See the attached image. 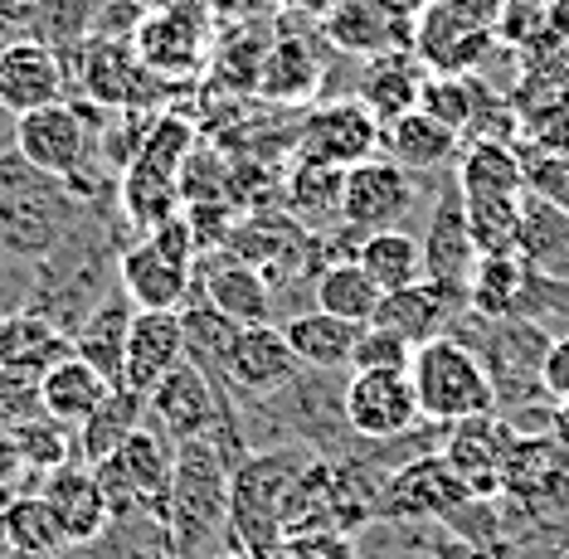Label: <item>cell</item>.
Instances as JSON below:
<instances>
[{
    "label": "cell",
    "instance_id": "obj_1",
    "mask_svg": "<svg viewBox=\"0 0 569 559\" xmlns=\"http://www.w3.org/2000/svg\"><path fill=\"white\" fill-rule=\"evenodd\" d=\"M83 219L88 204L69 190V180L44 176L16 147H0V253L40 263Z\"/></svg>",
    "mask_w": 569,
    "mask_h": 559
},
{
    "label": "cell",
    "instance_id": "obj_2",
    "mask_svg": "<svg viewBox=\"0 0 569 559\" xmlns=\"http://www.w3.org/2000/svg\"><path fill=\"white\" fill-rule=\"evenodd\" d=\"M448 336L482 360L487 380L497 389V413H516V409H530L546 399L540 366H546V350L555 336L540 327V321H526V317L487 321V317H477V311H462Z\"/></svg>",
    "mask_w": 569,
    "mask_h": 559
},
{
    "label": "cell",
    "instance_id": "obj_3",
    "mask_svg": "<svg viewBox=\"0 0 569 559\" xmlns=\"http://www.w3.org/2000/svg\"><path fill=\"white\" fill-rule=\"evenodd\" d=\"M190 151H196V122L186 112H157L132 166L122 171V190H118L122 214L137 224V233L180 214V166H186Z\"/></svg>",
    "mask_w": 569,
    "mask_h": 559
},
{
    "label": "cell",
    "instance_id": "obj_4",
    "mask_svg": "<svg viewBox=\"0 0 569 559\" xmlns=\"http://www.w3.org/2000/svg\"><path fill=\"white\" fill-rule=\"evenodd\" d=\"M409 380H413V399H419L423 423L433 428H452L462 419L497 413V389H491L482 360L462 341H452V336H438V341L413 350Z\"/></svg>",
    "mask_w": 569,
    "mask_h": 559
},
{
    "label": "cell",
    "instance_id": "obj_5",
    "mask_svg": "<svg viewBox=\"0 0 569 559\" xmlns=\"http://www.w3.org/2000/svg\"><path fill=\"white\" fill-rule=\"evenodd\" d=\"M98 122L102 108H93V102H49L40 112L16 117V151L30 166H40L44 176H59L69 186H79L88 176H112L98 161Z\"/></svg>",
    "mask_w": 569,
    "mask_h": 559
},
{
    "label": "cell",
    "instance_id": "obj_6",
    "mask_svg": "<svg viewBox=\"0 0 569 559\" xmlns=\"http://www.w3.org/2000/svg\"><path fill=\"white\" fill-rule=\"evenodd\" d=\"M497 6L501 0H433L413 24L409 54L423 73H477L487 54H497Z\"/></svg>",
    "mask_w": 569,
    "mask_h": 559
},
{
    "label": "cell",
    "instance_id": "obj_7",
    "mask_svg": "<svg viewBox=\"0 0 569 559\" xmlns=\"http://www.w3.org/2000/svg\"><path fill=\"white\" fill-rule=\"evenodd\" d=\"M132 49L161 83L196 78L204 73L214 49V10L204 0H176L166 10H147V20L137 24Z\"/></svg>",
    "mask_w": 569,
    "mask_h": 559
},
{
    "label": "cell",
    "instance_id": "obj_8",
    "mask_svg": "<svg viewBox=\"0 0 569 559\" xmlns=\"http://www.w3.org/2000/svg\"><path fill=\"white\" fill-rule=\"evenodd\" d=\"M472 501L468 482L443 462V452H423L385 477L380 491V526H438Z\"/></svg>",
    "mask_w": 569,
    "mask_h": 559
},
{
    "label": "cell",
    "instance_id": "obj_9",
    "mask_svg": "<svg viewBox=\"0 0 569 559\" xmlns=\"http://www.w3.org/2000/svg\"><path fill=\"white\" fill-rule=\"evenodd\" d=\"M341 413L360 443H395V438L423 428L409 370H360V375L351 370L346 375Z\"/></svg>",
    "mask_w": 569,
    "mask_h": 559
},
{
    "label": "cell",
    "instance_id": "obj_10",
    "mask_svg": "<svg viewBox=\"0 0 569 559\" xmlns=\"http://www.w3.org/2000/svg\"><path fill=\"white\" fill-rule=\"evenodd\" d=\"M419 176L395 166L390 156H370L346 171V200H341V224L356 229L360 239L380 229H405V219L419 210Z\"/></svg>",
    "mask_w": 569,
    "mask_h": 559
},
{
    "label": "cell",
    "instance_id": "obj_11",
    "mask_svg": "<svg viewBox=\"0 0 569 559\" xmlns=\"http://www.w3.org/2000/svg\"><path fill=\"white\" fill-rule=\"evenodd\" d=\"M297 156L336 166V171H351V166L380 156V122L356 98L312 102L302 112V122H297Z\"/></svg>",
    "mask_w": 569,
    "mask_h": 559
},
{
    "label": "cell",
    "instance_id": "obj_12",
    "mask_svg": "<svg viewBox=\"0 0 569 559\" xmlns=\"http://www.w3.org/2000/svg\"><path fill=\"white\" fill-rule=\"evenodd\" d=\"M516 443H521V433L501 419V413H482V419H462L443 428V462L452 472L468 482L472 497L482 501H497L501 487H507V462Z\"/></svg>",
    "mask_w": 569,
    "mask_h": 559
},
{
    "label": "cell",
    "instance_id": "obj_13",
    "mask_svg": "<svg viewBox=\"0 0 569 559\" xmlns=\"http://www.w3.org/2000/svg\"><path fill=\"white\" fill-rule=\"evenodd\" d=\"M419 249H423V278L468 297V278H472V268L482 253H477V243L468 233V210H462L458 180H443V186H438L433 210L423 219V233H419Z\"/></svg>",
    "mask_w": 569,
    "mask_h": 559
},
{
    "label": "cell",
    "instance_id": "obj_14",
    "mask_svg": "<svg viewBox=\"0 0 569 559\" xmlns=\"http://www.w3.org/2000/svg\"><path fill=\"white\" fill-rule=\"evenodd\" d=\"M224 395H229V389L210 385L196 366H186V360H180V366L147 395V419L157 423L176 448L180 443H196V438L214 433L219 413H224Z\"/></svg>",
    "mask_w": 569,
    "mask_h": 559
},
{
    "label": "cell",
    "instance_id": "obj_15",
    "mask_svg": "<svg viewBox=\"0 0 569 559\" xmlns=\"http://www.w3.org/2000/svg\"><path fill=\"white\" fill-rule=\"evenodd\" d=\"M63 93H69V73L59 49H49L44 39H16L0 49V112H40L49 102H63Z\"/></svg>",
    "mask_w": 569,
    "mask_h": 559
},
{
    "label": "cell",
    "instance_id": "obj_16",
    "mask_svg": "<svg viewBox=\"0 0 569 559\" xmlns=\"http://www.w3.org/2000/svg\"><path fill=\"white\" fill-rule=\"evenodd\" d=\"M297 375H302V366H297L282 327H243L224 360V389L243 399H273Z\"/></svg>",
    "mask_w": 569,
    "mask_h": 559
},
{
    "label": "cell",
    "instance_id": "obj_17",
    "mask_svg": "<svg viewBox=\"0 0 569 559\" xmlns=\"http://www.w3.org/2000/svg\"><path fill=\"white\" fill-rule=\"evenodd\" d=\"M196 282L210 297L214 311H224L234 327H278L273 321V282L263 278L253 263H243L234 253H204L196 258Z\"/></svg>",
    "mask_w": 569,
    "mask_h": 559
},
{
    "label": "cell",
    "instance_id": "obj_18",
    "mask_svg": "<svg viewBox=\"0 0 569 559\" xmlns=\"http://www.w3.org/2000/svg\"><path fill=\"white\" fill-rule=\"evenodd\" d=\"M468 311V297L452 292V288H438V282H413V288H399V292H385L380 307H375V321L370 327H385L395 336H405V341L419 350L438 341V336L452 331V321Z\"/></svg>",
    "mask_w": 569,
    "mask_h": 559
},
{
    "label": "cell",
    "instance_id": "obj_19",
    "mask_svg": "<svg viewBox=\"0 0 569 559\" xmlns=\"http://www.w3.org/2000/svg\"><path fill=\"white\" fill-rule=\"evenodd\" d=\"M122 292L137 311H180L196 292V263L157 249L141 233L132 249H122Z\"/></svg>",
    "mask_w": 569,
    "mask_h": 559
},
{
    "label": "cell",
    "instance_id": "obj_20",
    "mask_svg": "<svg viewBox=\"0 0 569 559\" xmlns=\"http://www.w3.org/2000/svg\"><path fill=\"white\" fill-rule=\"evenodd\" d=\"M327 88V63L321 49L307 34H282L263 49V69H258L253 93L273 108H312Z\"/></svg>",
    "mask_w": 569,
    "mask_h": 559
},
{
    "label": "cell",
    "instance_id": "obj_21",
    "mask_svg": "<svg viewBox=\"0 0 569 559\" xmlns=\"http://www.w3.org/2000/svg\"><path fill=\"white\" fill-rule=\"evenodd\" d=\"M40 497H44L49 511H54L63 540H69L73 550H83V545L108 536L112 521H108V506H102L98 477H93L88 462H63V467H54V472H44Z\"/></svg>",
    "mask_w": 569,
    "mask_h": 559
},
{
    "label": "cell",
    "instance_id": "obj_22",
    "mask_svg": "<svg viewBox=\"0 0 569 559\" xmlns=\"http://www.w3.org/2000/svg\"><path fill=\"white\" fill-rule=\"evenodd\" d=\"M122 467V477L132 482L137 491V506L147 521H157L166 530V516H171V477H176V443L161 433L157 423H141L132 438L118 448V458H112Z\"/></svg>",
    "mask_w": 569,
    "mask_h": 559
},
{
    "label": "cell",
    "instance_id": "obj_23",
    "mask_svg": "<svg viewBox=\"0 0 569 559\" xmlns=\"http://www.w3.org/2000/svg\"><path fill=\"white\" fill-rule=\"evenodd\" d=\"M186 360V336H180L176 311H137L132 331H127V356H122V389L151 395L166 375Z\"/></svg>",
    "mask_w": 569,
    "mask_h": 559
},
{
    "label": "cell",
    "instance_id": "obj_24",
    "mask_svg": "<svg viewBox=\"0 0 569 559\" xmlns=\"http://www.w3.org/2000/svg\"><path fill=\"white\" fill-rule=\"evenodd\" d=\"M321 39L346 59H375L390 49H409L413 30L385 16L380 0H331L321 16Z\"/></svg>",
    "mask_w": 569,
    "mask_h": 559
},
{
    "label": "cell",
    "instance_id": "obj_25",
    "mask_svg": "<svg viewBox=\"0 0 569 559\" xmlns=\"http://www.w3.org/2000/svg\"><path fill=\"white\" fill-rule=\"evenodd\" d=\"M423 63L409 54V49H390V54H375L360 63V78H356V102L366 108L380 127L399 122L405 112L419 108L423 98Z\"/></svg>",
    "mask_w": 569,
    "mask_h": 559
},
{
    "label": "cell",
    "instance_id": "obj_26",
    "mask_svg": "<svg viewBox=\"0 0 569 559\" xmlns=\"http://www.w3.org/2000/svg\"><path fill=\"white\" fill-rule=\"evenodd\" d=\"M380 156H390L395 166H405L413 176H433V171L458 166L462 137L438 122V117H429L423 108H413V112L399 117V122L380 127Z\"/></svg>",
    "mask_w": 569,
    "mask_h": 559
},
{
    "label": "cell",
    "instance_id": "obj_27",
    "mask_svg": "<svg viewBox=\"0 0 569 559\" xmlns=\"http://www.w3.org/2000/svg\"><path fill=\"white\" fill-rule=\"evenodd\" d=\"M341 200H346V171L292 156V166L282 171V210L297 224L307 233H317V239L341 229Z\"/></svg>",
    "mask_w": 569,
    "mask_h": 559
},
{
    "label": "cell",
    "instance_id": "obj_28",
    "mask_svg": "<svg viewBox=\"0 0 569 559\" xmlns=\"http://www.w3.org/2000/svg\"><path fill=\"white\" fill-rule=\"evenodd\" d=\"M108 395H112V385L93 366H83L79 356H63L59 366H49L40 375V413L54 419L59 428H69V433H79Z\"/></svg>",
    "mask_w": 569,
    "mask_h": 559
},
{
    "label": "cell",
    "instance_id": "obj_29",
    "mask_svg": "<svg viewBox=\"0 0 569 559\" xmlns=\"http://www.w3.org/2000/svg\"><path fill=\"white\" fill-rule=\"evenodd\" d=\"M132 317H137L132 297L112 292L108 302H102L93 317H88L83 327L69 336L73 356H79L83 366H93L112 389H122V356H127V331H132Z\"/></svg>",
    "mask_w": 569,
    "mask_h": 559
},
{
    "label": "cell",
    "instance_id": "obj_30",
    "mask_svg": "<svg viewBox=\"0 0 569 559\" xmlns=\"http://www.w3.org/2000/svg\"><path fill=\"white\" fill-rule=\"evenodd\" d=\"M282 336H288V346H292V356L302 370H351L360 327L312 307V311H297V317L282 321Z\"/></svg>",
    "mask_w": 569,
    "mask_h": 559
},
{
    "label": "cell",
    "instance_id": "obj_31",
    "mask_svg": "<svg viewBox=\"0 0 569 559\" xmlns=\"http://www.w3.org/2000/svg\"><path fill=\"white\" fill-rule=\"evenodd\" d=\"M176 317H180V336H186V366H196L204 380L224 389V360H229V350H234V336L243 327H234L224 311L210 307V297L200 292V282H196L190 302L180 307Z\"/></svg>",
    "mask_w": 569,
    "mask_h": 559
},
{
    "label": "cell",
    "instance_id": "obj_32",
    "mask_svg": "<svg viewBox=\"0 0 569 559\" xmlns=\"http://www.w3.org/2000/svg\"><path fill=\"white\" fill-rule=\"evenodd\" d=\"M526 288H530V263L521 249L482 253L468 278V311H477V317H487V321H507V317H516Z\"/></svg>",
    "mask_w": 569,
    "mask_h": 559
},
{
    "label": "cell",
    "instance_id": "obj_33",
    "mask_svg": "<svg viewBox=\"0 0 569 559\" xmlns=\"http://www.w3.org/2000/svg\"><path fill=\"white\" fill-rule=\"evenodd\" d=\"M516 249L526 253L530 272L550 282H569V214L555 210V204L536 200V194H521V239Z\"/></svg>",
    "mask_w": 569,
    "mask_h": 559
},
{
    "label": "cell",
    "instance_id": "obj_34",
    "mask_svg": "<svg viewBox=\"0 0 569 559\" xmlns=\"http://www.w3.org/2000/svg\"><path fill=\"white\" fill-rule=\"evenodd\" d=\"M141 423H147V395H132V389H112V395L98 405L93 419H88L79 433H73V458L88 462V467L118 458V448L137 433Z\"/></svg>",
    "mask_w": 569,
    "mask_h": 559
},
{
    "label": "cell",
    "instance_id": "obj_35",
    "mask_svg": "<svg viewBox=\"0 0 569 559\" xmlns=\"http://www.w3.org/2000/svg\"><path fill=\"white\" fill-rule=\"evenodd\" d=\"M452 180L462 194H526V161L511 141H468Z\"/></svg>",
    "mask_w": 569,
    "mask_h": 559
},
{
    "label": "cell",
    "instance_id": "obj_36",
    "mask_svg": "<svg viewBox=\"0 0 569 559\" xmlns=\"http://www.w3.org/2000/svg\"><path fill=\"white\" fill-rule=\"evenodd\" d=\"M356 263L366 268V278L380 292H399V288L423 282V249H419V233H409V229L366 233L356 249Z\"/></svg>",
    "mask_w": 569,
    "mask_h": 559
},
{
    "label": "cell",
    "instance_id": "obj_37",
    "mask_svg": "<svg viewBox=\"0 0 569 559\" xmlns=\"http://www.w3.org/2000/svg\"><path fill=\"white\" fill-rule=\"evenodd\" d=\"M0 536H6V545L16 555H34V559H54V555L73 550L40 491H34V497H16L0 511Z\"/></svg>",
    "mask_w": 569,
    "mask_h": 559
},
{
    "label": "cell",
    "instance_id": "obj_38",
    "mask_svg": "<svg viewBox=\"0 0 569 559\" xmlns=\"http://www.w3.org/2000/svg\"><path fill=\"white\" fill-rule=\"evenodd\" d=\"M380 288L366 278V268L356 263H331V268H321V278H317V288H312V302L317 311H331V317H341V321H356V327H370L375 321V307H380Z\"/></svg>",
    "mask_w": 569,
    "mask_h": 559
},
{
    "label": "cell",
    "instance_id": "obj_39",
    "mask_svg": "<svg viewBox=\"0 0 569 559\" xmlns=\"http://www.w3.org/2000/svg\"><path fill=\"white\" fill-rule=\"evenodd\" d=\"M482 88H487V78H477V73H429L423 78L419 108L468 141L472 122H477V102H482Z\"/></svg>",
    "mask_w": 569,
    "mask_h": 559
},
{
    "label": "cell",
    "instance_id": "obj_40",
    "mask_svg": "<svg viewBox=\"0 0 569 559\" xmlns=\"http://www.w3.org/2000/svg\"><path fill=\"white\" fill-rule=\"evenodd\" d=\"M462 194V190H458ZM477 253H507L521 239V194H462Z\"/></svg>",
    "mask_w": 569,
    "mask_h": 559
},
{
    "label": "cell",
    "instance_id": "obj_41",
    "mask_svg": "<svg viewBox=\"0 0 569 559\" xmlns=\"http://www.w3.org/2000/svg\"><path fill=\"white\" fill-rule=\"evenodd\" d=\"M108 0H34V30L49 49H83Z\"/></svg>",
    "mask_w": 569,
    "mask_h": 559
},
{
    "label": "cell",
    "instance_id": "obj_42",
    "mask_svg": "<svg viewBox=\"0 0 569 559\" xmlns=\"http://www.w3.org/2000/svg\"><path fill=\"white\" fill-rule=\"evenodd\" d=\"M10 438H16L20 458H24V467H30L34 477L54 472V467H63V462H79L73 458V433L69 428H59L54 419H44V423L24 419L20 428H10Z\"/></svg>",
    "mask_w": 569,
    "mask_h": 559
},
{
    "label": "cell",
    "instance_id": "obj_43",
    "mask_svg": "<svg viewBox=\"0 0 569 559\" xmlns=\"http://www.w3.org/2000/svg\"><path fill=\"white\" fill-rule=\"evenodd\" d=\"M501 49H530L536 39L550 34V0H501L497 6V24H491Z\"/></svg>",
    "mask_w": 569,
    "mask_h": 559
},
{
    "label": "cell",
    "instance_id": "obj_44",
    "mask_svg": "<svg viewBox=\"0 0 569 559\" xmlns=\"http://www.w3.org/2000/svg\"><path fill=\"white\" fill-rule=\"evenodd\" d=\"M413 366V346L405 336L385 331V327H360V341H356V356H351V370H409Z\"/></svg>",
    "mask_w": 569,
    "mask_h": 559
},
{
    "label": "cell",
    "instance_id": "obj_45",
    "mask_svg": "<svg viewBox=\"0 0 569 559\" xmlns=\"http://www.w3.org/2000/svg\"><path fill=\"white\" fill-rule=\"evenodd\" d=\"M526 190L536 200L569 214V156H530L526 161Z\"/></svg>",
    "mask_w": 569,
    "mask_h": 559
},
{
    "label": "cell",
    "instance_id": "obj_46",
    "mask_svg": "<svg viewBox=\"0 0 569 559\" xmlns=\"http://www.w3.org/2000/svg\"><path fill=\"white\" fill-rule=\"evenodd\" d=\"M540 389H546L550 405L569 399V336H555L546 350V366H540Z\"/></svg>",
    "mask_w": 569,
    "mask_h": 559
},
{
    "label": "cell",
    "instance_id": "obj_47",
    "mask_svg": "<svg viewBox=\"0 0 569 559\" xmlns=\"http://www.w3.org/2000/svg\"><path fill=\"white\" fill-rule=\"evenodd\" d=\"M429 6H433V0H380L385 16H390L395 24H405V30H413V24H419V16H423Z\"/></svg>",
    "mask_w": 569,
    "mask_h": 559
},
{
    "label": "cell",
    "instance_id": "obj_48",
    "mask_svg": "<svg viewBox=\"0 0 569 559\" xmlns=\"http://www.w3.org/2000/svg\"><path fill=\"white\" fill-rule=\"evenodd\" d=\"M550 34L569 44V0H550Z\"/></svg>",
    "mask_w": 569,
    "mask_h": 559
},
{
    "label": "cell",
    "instance_id": "obj_49",
    "mask_svg": "<svg viewBox=\"0 0 569 559\" xmlns=\"http://www.w3.org/2000/svg\"><path fill=\"white\" fill-rule=\"evenodd\" d=\"M550 433L560 438V443H569V399H560V405H555V413H550Z\"/></svg>",
    "mask_w": 569,
    "mask_h": 559
},
{
    "label": "cell",
    "instance_id": "obj_50",
    "mask_svg": "<svg viewBox=\"0 0 569 559\" xmlns=\"http://www.w3.org/2000/svg\"><path fill=\"white\" fill-rule=\"evenodd\" d=\"M292 6H302V10H312V16H327V6H331V0H292Z\"/></svg>",
    "mask_w": 569,
    "mask_h": 559
},
{
    "label": "cell",
    "instance_id": "obj_51",
    "mask_svg": "<svg viewBox=\"0 0 569 559\" xmlns=\"http://www.w3.org/2000/svg\"><path fill=\"white\" fill-rule=\"evenodd\" d=\"M132 6H141V10H166V6H176V0H132Z\"/></svg>",
    "mask_w": 569,
    "mask_h": 559
}]
</instances>
